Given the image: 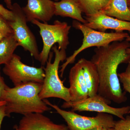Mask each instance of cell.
Returning a JSON list of instances; mask_svg holds the SVG:
<instances>
[{"label": "cell", "mask_w": 130, "mask_h": 130, "mask_svg": "<svg viewBox=\"0 0 130 130\" xmlns=\"http://www.w3.org/2000/svg\"><path fill=\"white\" fill-rule=\"evenodd\" d=\"M130 47V43L126 40L113 42L106 46L96 48L91 60L100 76L98 94L119 104L125 102L127 97L121 88L118 68L120 64L129 61L126 50Z\"/></svg>", "instance_id": "6da1fadb"}, {"label": "cell", "mask_w": 130, "mask_h": 130, "mask_svg": "<svg viewBox=\"0 0 130 130\" xmlns=\"http://www.w3.org/2000/svg\"><path fill=\"white\" fill-rule=\"evenodd\" d=\"M42 84L30 82L14 88L8 87L3 94L1 101L6 102L7 117L12 113L24 115L33 113H43L51 109L39 96Z\"/></svg>", "instance_id": "7a4b0ae2"}, {"label": "cell", "mask_w": 130, "mask_h": 130, "mask_svg": "<svg viewBox=\"0 0 130 130\" xmlns=\"http://www.w3.org/2000/svg\"><path fill=\"white\" fill-rule=\"evenodd\" d=\"M52 48L53 52H50L46 67H44L45 77L39 96L42 100L56 98L64 102L70 101L69 88L64 86L58 74L60 63L67 58L66 50H59L56 45Z\"/></svg>", "instance_id": "3957f363"}, {"label": "cell", "mask_w": 130, "mask_h": 130, "mask_svg": "<svg viewBox=\"0 0 130 130\" xmlns=\"http://www.w3.org/2000/svg\"><path fill=\"white\" fill-rule=\"evenodd\" d=\"M72 26L83 33V42L81 46L71 55L67 58L64 63L61 65L60 71L61 77L68 66L74 63L77 56L84 50L91 47L106 46L113 42L121 41L129 36L127 32L124 31L107 32L95 30L76 20L73 21Z\"/></svg>", "instance_id": "277c9868"}, {"label": "cell", "mask_w": 130, "mask_h": 130, "mask_svg": "<svg viewBox=\"0 0 130 130\" xmlns=\"http://www.w3.org/2000/svg\"><path fill=\"white\" fill-rule=\"evenodd\" d=\"M31 22L40 29L43 46L40 53L39 61L42 66H44L47 61L51 48L55 43H58L59 50L67 48L70 44L68 35L71 26L66 22L58 20L55 21L51 25L41 23L36 20Z\"/></svg>", "instance_id": "5b68a950"}, {"label": "cell", "mask_w": 130, "mask_h": 130, "mask_svg": "<svg viewBox=\"0 0 130 130\" xmlns=\"http://www.w3.org/2000/svg\"><path fill=\"white\" fill-rule=\"evenodd\" d=\"M43 100L47 105L55 109L56 112L64 119L70 130H89L99 126L114 128L116 121L111 115L98 113L94 117L83 116L75 112L61 109L46 99Z\"/></svg>", "instance_id": "8992f818"}, {"label": "cell", "mask_w": 130, "mask_h": 130, "mask_svg": "<svg viewBox=\"0 0 130 130\" xmlns=\"http://www.w3.org/2000/svg\"><path fill=\"white\" fill-rule=\"evenodd\" d=\"M11 10L14 18L8 22L14 38L19 46L25 51H29L31 56L39 61L40 53L36 40L27 25L28 21L22 8L18 3H14Z\"/></svg>", "instance_id": "52a82bcc"}, {"label": "cell", "mask_w": 130, "mask_h": 130, "mask_svg": "<svg viewBox=\"0 0 130 130\" xmlns=\"http://www.w3.org/2000/svg\"><path fill=\"white\" fill-rule=\"evenodd\" d=\"M111 102L99 94L76 101L64 102L61 106L63 108H71L72 111L95 112L104 113L117 116L120 119L129 113L130 106L115 108L109 105Z\"/></svg>", "instance_id": "ba28073f"}, {"label": "cell", "mask_w": 130, "mask_h": 130, "mask_svg": "<svg viewBox=\"0 0 130 130\" xmlns=\"http://www.w3.org/2000/svg\"><path fill=\"white\" fill-rule=\"evenodd\" d=\"M3 71L14 86L30 82L42 84L45 77L44 67L25 64L21 61L20 56L14 54L9 62L5 65Z\"/></svg>", "instance_id": "9c48e42d"}, {"label": "cell", "mask_w": 130, "mask_h": 130, "mask_svg": "<svg viewBox=\"0 0 130 130\" xmlns=\"http://www.w3.org/2000/svg\"><path fill=\"white\" fill-rule=\"evenodd\" d=\"M86 26L100 31L105 32L108 29L116 32L127 31L130 32V21H124L107 16L101 12L85 17Z\"/></svg>", "instance_id": "30bf717a"}, {"label": "cell", "mask_w": 130, "mask_h": 130, "mask_svg": "<svg viewBox=\"0 0 130 130\" xmlns=\"http://www.w3.org/2000/svg\"><path fill=\"white\" fill-rule=\"evenodd\" d=\"M54 2L51 0H27V5L22 8L27 21H50L55 15Z\"/></svg>", "instance_id": "8fae6325"}, {"label": "cell", "mask_w": 130, "mask_h": 130, "mask_svg": "<svg viewBox=\"0 0 130 130\" xmlns=\"http://www.w3.org/2000/svg\"><path fill=\"white\" fill-rule=\"evenodd\" d=\"M15 130H70L64 124L54 123L43 113H33L24 115Z\"/></svg>", "instance_id": "7c38bea8"}, {"label": "cell", "mask_w": 130, "mask_h": 130, "mask_svg": "<svg viewBox=\"0 0 130 130\" xmlns=\"http://www.w3.org/2000/svg\"><path fill=\"white\" fill-rule=\"evenodd\" d=\"M69 88L71 101H76L89 97L88 89L79 60L70 70L69 76Z\"/></svg>", "instance_id": "4fadbf2b"}, {"label": "cell", "mask_w": 130, "mask_h": 130, "mask_svg": "<svg viewBox=\"0 0 130 130\" xmlns=\"http://www.w3.org/2000/svg\"><path fill=\"white\" fill-rule=\"evenodd\" d=\"M83 68V74L89 96L97 94L100 84V78L95 65L91 60L82 58L79 60Z\"/></svg>", "instance_id": "5bb4252c"}, {"label": "cell", "mask_w": 130, "mask_h": 130, "mask_svg": "<svg viewBox=\"0 0 130 130\" xmlns=\"http://www.w3.org/2000/svg\"><path fill=\"white\" fill-rule=\"evenodd\" d=\"M54 4L55 15L71 18L84 24L87 22L82 16L81 8L75 0H60L55 2Z\"/></svg>", "instance_id": "9a60e30c"}, {"label": "cell", "mask_w": 130, "mask_h": 130, "mask_svg": "<svg viewBox=\"0 0 130 130\" xmlns=\"http://www.w3.org/2000/svg\"><path fill=\"white\" fill-rule=\"evenodd\" d=\"M101 12L124 21H130L127 0H109Z\"/></svg>", "instance_id": "2e32d148"}, {"label": "cell", "mask_w": 130, "mask_h": 130, "mask_svg": "<svg viewBox=\"0 0 130 130\" xmlns=\"http://www.w3.org/2000/svg\"><path fill=\"white\" fill-rule=\"evenodd\" d=\"M19 46L13 33L8 35L0 42V66L9 62Z\"/></svg>", "instance_id": "e0dca14e"}, {"label": "cell", "mask_w": 130, "mask_h": 130, "mask_svg": "<svg viewBox=\"0 0 130 130\" xmlns=\"http://www.w3.org/2000/svg\"><path fill=\"white\" fill-rule=\"evenodd\" d=\"M82 12L89 16L101 12L109 0H75Z\"/></svg>", "instance_id": "ac0fdd59"}, {"label": "cell", "mask_w": 130, "mask_h": 130, "mask_svg": "<svg viewBox=\"0 0 130 130\" xmlns=\"http://www.w3.org/2000/svg\"><path fill=\"white\" fill-rule=\"evenodd\" d=\"M128 64L125 71L118 73V77L120 81L122 84L124 90L130 94V61ZM128 113H130V109Z\"/></svg>", "instance_id": "d6986e66"}, {"label": "cell", "mask_w": 130, "mask_h": 130, "mask_svg": "<svg viewBox=\"0 0 130 130\" xmlns=\"http://www.w3.org/2000/svg\"><path fill=\"white\" fill-rule=\"evenodd\" d=\"M115 130H130V117L127 116L124 119L115 121Z\"/></svg>", "instance_id": "ffe728a7"}, {"label": "cell", "mask_w": 130, "mask_h": 130, "mask_svg": "<svg viewBox=\"0 0 130 130\" xmlns=\"http://www.w3.org/2000/svg\"><path fill=\"white\" fill-rule=\"evenodd\" d=\"M0 14L8 21H12L14 18L13 14L12 11L5 8L1 4H0Z\"/></svg>", "instance_id": "44dd1931"}, {"label": "cell", "mask_w": 130, "mask_h": 130, "mask_svg": "<svg viewBox=\"0 0 130 130\" xmlns=\"http://www.w3.org/2000/svg\"><path fill=\"white\" fill-rule=\"evenodd\" d=\"M0 30L9 33H13L12 30L9 26L8 21L0 14Z\"/></svg>", "instance_id": "7402d4cb"}, {"label": "cell", "mask_w": 130, "mask_h": 130, "mask_svg": "<svg viewBox=\"0 0 130 130\" xmlns=\"http://www.w3.org/2000/svg\"><path fill=\"white\" fill-rule=\"evenodd\" d=\"M8 87V86L5 83L3 77L2 76L0 67V101H1V98L4 91Z\"/></svg>", "instance_id": "603a6c76"}, {"label": "cell", "mask_w": 130, "mask_h": 130, "mask_svg": "<svg viewBox=\"0 0 130 130\" xmlns=\"http://www.w3.org/2000/svg\"><path fill=\"white\" fill-rule=\"evenodd\" d=\"M6 116L7 117L6 113L5 105L0 106V130H1V125L3 120Z\"/></svg>", "instance_id": "cb8c5ba5"}, {"label": "cell", "mask_w": 130, "mask_h": 130, "mask_svg": "<svg viewBox=\"0 0 130 130\" xmlns=\"http://www.w3.org/2000/svg\"><path fill=\"white\" fill-rule=\"evenodd\" d=\"M89 130H115L114 128L105 126H99Z\"/></svg>", "instance_id": "d4e9b609"}, {"label": "cell", "mask_w": 130, "mask_h": 130, "mask_svg": "<svg viewBox=\"0 0 130 130\" xmlns=\"http://www.w3.org/2000/svg\"><path fill=\"white\" fill-rule=\"evenodd\" d=\"M11 34H12V33H9V32L4 31L0 30V42L3 38H5V37Z\"/></svg>", "instance_id": "484cf974"}, {"label": "cell", "mask_w": 130, "mask_h": 130, "mask_svg": "<svg viewBox=\"0 0 130 130\" xmlns=\"http://www.w3.org/2000/svg\"><path fill=\"white\" fill-rule=\"evenodd\" d=\"M5 3L7 7L11 10L13 4H12V0H4Z\"/></svg>", "instance_id": "4316f807"}, {"label": "cell", "mask_w": 130, "mask_h": 130, "mask_svg": "<svg viewBox=\"0 0 130 130\" xmlns=\"http://www.w3.org/2000/svg\"><path fill=\"white\" fill-rule=\"evenodd\" d=\"M126 41H127L130 42V36H129L128 37L126 38L125 39ZM126 53L128 55V56H129V61H130V47L126 49Z\"/></svg>", "instance_id": "83f0119b"}, {"label": "cell", "mask_w": 130, "mask_h": 130, "mask_svg": "<svg viewBox=\"0 0 130 130\" xmlns=\"http://www.w3.org/2000/svg\"><path fill=\"white\" fill-rule=\"evenodd\" d=\"M6 103L4 101H0V106L2 105H6Z\"/></svg>", "instance_id": "f1b7e54d"}, {"label": "cell", "mask_w": 130, "mask_h": 130, "mask_svg": "<svg viewBox=\"0 0 130 130\" xmlns=\"http://www.w3.org/2000/svg\"><path fill=\"white\" fill-rule=\"evenodd\" d=\"M127 3L128 7H130V0H127Z\"/></svg>", "instance_id": "f546056e"}, {"label": "cell", "mask_w": 130, "mask_h": 130, "mask_svg": "<svg viewBox=\"0 0 130 130\" xmlns=\"http://www.w3.org/2000/svg\"><path fill=\"white\" fill-rule=\"evenodd\" d=\"M129 10L130 11V7H129Z\"/></svg>", "instance_id": "4dcf8cb0"}, {"label": "cell", "mask_w": 130, "mask_h": 130, "mask_svg": "<svg viewBox=\"0 0 130 130\" xmlns=\"http://www.w3.org/2000/svg\"></svg>", "instance_id": "1f68e13d"}]
</instances>
